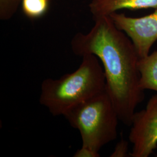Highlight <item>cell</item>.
<instances>
[{"instance_id":"1","label":"cell","mask_w":157,"mask_h":157,"mask_svg":"<svg viewBox=\"0 0 157 157\" xmlns=\"http://www.w3.org/2000/svg\"><path fill=\"white\" fill-rule=\"evenodd\" d=\"M93 19L95 23L89 32L73 36L72 50L76 56L93 54L100 60L107 91L119 121L130 127L136 108L145 97L140 86V58L132 40L118 29L111 17Z\"/></svg>"},{"instance_id":"2","label":"cell","mask_w":157,"mask_h":157,"mask_svg":"<svg viewBox=\"0 0 157 157\" xmlns=\"http://www.w3.org/2000/svg\"><path fill=\"white\" fill-rule=\"evenodd\" d=\"M105 89V76L99 59L86 54L73 72L43 81L39 102L52 116H64L73 107Z\"/></svg>"},{"instance_id":"3","label":"cell","mask_w":157,"mask_h":157,"mask_svg":"<svg viewBox=\"0 0 157 157\" xmlns=\"http://www.w3.org/2000/svg\"><path fill=\"white\" fill-rule=\"evenodd\" d=\"M78 130L82 146L97 152L117 138L119 121L107 88L67 111L63 116Z\"/></svg>"},{"instance_id":"4","label":"cell","mask_w":157,"mask_h":157,"mask_svg":"<svg viewBox=\"0 0 157 157\" xmlns=\"http://www.w3.org/2000/svg\"><path fill=\"white\" fill-rule=\"evenodd\" d=\"M129 133L133 148L130 155L148 157L157 147V94L152 96L145 109L135 112Z\"/></svg>"},{"instance_id":"5","label":"cell","mask_w":157,"mask_h":157,"mask_svg":"<svg viewBox=\"0 0 157 157\" xmlns=\"http://www.w3.org/2000/svg\"><path fill=\"white\" fill-rule=\"evenodd\" d=\"M116 26L129 37L140 58L149 55L152 45L157 40V9L151 14L131 17L114 12L109 15Z\"/></svg>"},{"instance_id":"6","label":"cell","mask_w":157,"mask_h":157,"mask_svg":"<svg viewBox=\"0 0 157 157\" xmlns=\"http://www.w3.org/2000/svg\"><path fill=\"white\" fill-rule=\"evenodd\" d=\"M90 11L93 18L109 16L122 9L140 10L154 8L157 9V0H98L91 1Z\"/></svg>"},{"instance_id":"7","label":"cell","mask_w":157,"mask_h":157,"mask_svg":"<svg viewBox=\"0 0 157 157\" xmlns=\"http://www.w3.org/2000/svg\"><path fill=\"white\" fill-rule=\"evenodd\" d=\"M138 68L140 74V86L143 90L157 92V50L139 58Z\"/></svg>"},{"instance_id":"8","label":"cell","mask_w":157,"mask_h":157,"mask_svg":"<svg viewBox=\"0 0 157 157\" xmlns=\"http://www.w3.org/2000/svg\"><path fill=\"white\" fill-rule=\"evenodd\" d=\"M49 0H22L23 11L27 17L35 19L44 15L48 7Z\"/></svg>"},{"instance_id":"9","label":"cell","mask_w":157,"mask_h":157,"mask_svg":"<svg viewBox=\"0 0 157 157\" xmlns=\"http://www.w3.org/2000/svg\"><path fill=\"white\" fill-rule=\"evenodd\" d=\"M22 0H0V19H10L17 12Z\"/></svg>"},{"instance_id":"10","label":"cell","mask_w":157,"mask_h":157,"mask_svg":"<svg viewBox=\"0 0 157 157\" xmlns=\"http://www.w3.org/2000/svg\"><path fill=\"white\" fill-rule=\"evenodd\" d=\"M128 143L124 140H121L116 145L111 157H123L128 156Z\"/></svg>"},{"instance_id":"11","label":"cell","mask_w":157,"mask_h":157,"mask_svg":"<svg viewBox=\"0 0 157 157\" xmlns=\"http://www.w3.org/2000/svg\"><path fill=\"white\" fill-rule=\"evenodd\" d=\"M100 156L98 152L95 151L90 147L82 146L73 155L74 157H99Z\"/></svg>"},{"instance_id":"12","label":"cell","mask_w":157,"mask_h":157,"mask_svg":"<svg viewBox=\"0 0 157 157\" xmlns=\"http://www.w3.org/2000/svg\"><path fill=\"white\" fill-rule=\"evenodd\" d=\"M93 1H98V0H92Z\"/></svg>"}]
</instances>
